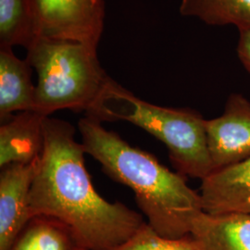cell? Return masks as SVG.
<instances>
[{
    "mask_svg": "<svg viewBox=\"0 0 250 250\" xmlns=\"http://www.w3.org/2000/svg\"><path fill=\"white\" fill-rule=\"evenodd\" d=\"M239 35L237 53L243 65L250 72V29L239 32Z\"/></svg>",
    "mask_w": 250,
    "mask_h": 250,
    "instance_id": "2e32d148",
    "label": "cell"
},
{
    "mask_svg": "<svg viewBox=\"0 0 250 250\" xmlns=\"http://www.w3.org/2000/svg\"><path fill=\"white\" fill-rule=\"evenodd\" d=\"M111 250H200L188 234L182 238H166L145 223L127 241Z\"/></svg>",
    "mask_w": 250,
    "mask_h": 250,
    "instance_id": "9a60e30c",
    "label": "cell"
},
{
    "mask_svg": "<svg viewBox=\"0 0 250 250\" xmlns=\"http://www.w3.org/2000/svg\"><path fill=\"white\" fill-rule=\"evenodd\" d=\"M36 40L29 1L0 0V48L27 49Z\"/></svg>",
    "mask_w": 250,
    "mask_h": 250,
    "instance_id": "5bb4252c",
    "label": "cell"
},
{
    "mask_svg": "<svg viewBox=\"0 0 250 250\" xmlns=\"http://www.w3.org/2000/svg\"><path fill=\"white\" fill-rule=\"evenodd\" d=\"M182 16L195 17L208 25L250 29V0H182Z\"/></svg>",
    "mask_w": 250,
    "mask_h": 250,
    "instance_id": "4fadbf2b",
    "label": "cell"
},
{
    "mask_svg": "<svg viewBox=\"0 0 250 250\" xmlns=\"http://www.w3.org/2000/svg\"><path fill=\"white\" fill-rule=\"evenodd\" d=\"M32 66L20 60L11 48H0V120L8 121L14 112L34 110L36 85Z\"/></svg>",
    "mask_w": 250,
    "mask_h": 250,
    "instance_id": "8fae6325",
    "label": "cell"
},
{
    "mask_svg": "<svg viewBox=\"0 0 250 250\" xmlns=\"http://www.w3.org/2000/svg\"><path fill=\"white\" fill-rule=\"evenodd\" d=\"M200 250H250V213L197 214L190 233Z\"/></svg>",
    "mask_w": 250,
    "mask_h": 250,
    "instance_id": "30bf717a",
    "label": "cell"
},
{
    "mask_svg": "<svg viewBox=\"0 0 250 250\" xmlns=\"http://www.w3.org/2000/svg\"><path fill=\"white\" fill-rule=\"evenodd\" d=\"M205 128L213 171L250 159V102L242 95H231L224 113L206 120Z\"/></svg>",
    "mask_w": 250,
    "mask_h": 250,
    "instance_id": "8992f818",
    "label": "cell"
},
{
    "mask_svg": "<svg viewBox=\"0 0 250 250\" xmlns=\"http://www.w3.org/2000/svg\"><path fill=\"white\" fill-rule=\"evenodd\" d=\"M36 39L98 47L104 28V1L28 0Z\"/></svg>",
    "mask_w": 250,
    "mask_h": 250,
    "instance_id": "5b68a950",
    "label": "cell"
},
{
    "mask_svg": "<svg viewBox=\"0 0 250 250\" xmlns=\"http://www.w3.org/2000/svg\"><path fill=\"white\" fill-rule=\"evenodd\" d=\"M10 250H86L72 228L47 215L34 216Z\"/></svg>",
    "mask_w": 250,
    "mask_h": 250,
    "instance_id": "7c38bea8",
    "label": "cell"
},
{
    "mask_svg": "<svg viewBox=\"0 0 250 250\" xmlns=\"http://www.w3.org/2000/svg\"><path fill=\"white\" fill-rule=\"evenodd\" d=\"M45 116L35 110L14 114L0 126V167L31 163L40 158L44 147Z\"/></svg>",
    "mask_w": 250,
    "mask_h": 250,
    "instance_id": "9c48e42d",
    "label": "cell"
},
{
    "mask_svg": "<svg viewBox=\"0 0 250 250\" xmlns=\"http://www.w3.org/2000/svg\"><path fill=\"white\" fill-rule=\"evenodd\" d=\"M26 60L37 72L34 110L43 116L61 109L87 114L111 80L97 47L83 43L38 38L27 48Z\"/></svg>",
    "mask_w": 250,
    "mask_h": 250,
    "instance_id": "277c9868",
    "label": "cell"
},
{
    "mask_svg": "<svg viewBox=\"0 0 250 250\" xmlns=\"http://www.w3.org/2000/svg\"><path fill=\"white\" fill-rule=\"evenodd\" d=\"M85 116L101 123L125 121L142 128L166 146L172 164L185 176L203 180L213 171L206 120L196 110L148 103L111 79L97 106Z\"/></svg>",
    "mask_w": 250,
    "mask_h": 250,
    "instance_id": "3957f363",
    "label": "cell"
},
{
    "mask_svg": "<svg viewBox=\"0 0 250 250\" xmlns=\"http://www.w3.org/2000/svg\"><path fill=\"white\" fill-rule=\"evenodd\" d=\"M39 159L31 163H13L1 168L0 250H10L19 233L32 219L30 191Z\"/></svg>",
    "mask_w": 250,
    "mask_h": 250,
    "instance_id": "52a82bcc",
    "label": "cell"
},
{
    "mask_svg": "<svg viewBox=\"0 0 250 250\" xmlns=\"http://www.w3.org/2000/svg\"><path fill=\"white\" fill-rule=\"evenodd\" d=\"M78 129L85 153L99 161L110 178L134 191L137 205L155 232L166 238L190 233L203 205L200 194L188 187L185 175L169 170L150 153L132 146L94 118H82Z\"/></svg>",
    "mask_w": 250,
    "mask_h": 250,
    "instance_id": "7a4b0ae2",
    "label": "cell"
},
{
    "mask_svg": "<svg viewBox=\"0 0 250 250\" xmlns=\"http://www.w3.org/2000/svg\"><path fill=\"white\" fill-rule=\"evenodd\" d=\"M74 134L68 122L45 117L44 147L30 191L31 217L61 220L86 250L116 249L143 226V217L99 195L84 165V147Z\"/></svg>",
    "mask_w": 250,
    "mask_h": 250,
    "instance_id": "6da1fadb",
    "label": "cell"
},
{
    "mask_svg": "<svg viewBox=\"0 0 250 250\" xmlns=\"http://www.w3.org/2000/svg\"><path fill=\"white\" fill-rule=\"evenodd\" d=\"M200 196L206 213H250V158L212 171L202 180Z\"/></svg>",
    "mask_w": 250,
    "mask_h": 250,
    "instance_id": "ba28073f",
    "label": "cell"
},
{
    "mask_svg": "<svg viewBox=\"0 0 250 250\" xmlns=\"http://www.w3.org/2000/svg\"><path fill=\"white\" fill-rule=\"evenodd\" d=\"M96 2H101V1H103V0H95Z\"/></svg>",
    "mask_w": 250,
    "mask_h": 250,
    "instance_id": "e0dca14e",
    "label": "cell"
}]
</instances>
